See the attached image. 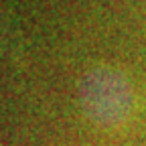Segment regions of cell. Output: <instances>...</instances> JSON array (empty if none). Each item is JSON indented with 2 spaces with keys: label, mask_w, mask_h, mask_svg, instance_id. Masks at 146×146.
Masks as SVG:
<instances>
[{
  "label": "cell",
  "mask_w": 146,
  "mask_h": 146,
  "mask_svg": "<svg viewBox=\"0 0 146 146\" xmlns=\"http://www.w3.org/2000/svg\"><path fill=\"white\" fill-rule=\"evenodd\" d=\"M79 100L87 118L104 128L124 124L134 106V94L124 73L108 65L89 69L81 77Z\"/></svg>",
  "instance_id": "1"
}]
</instances>
